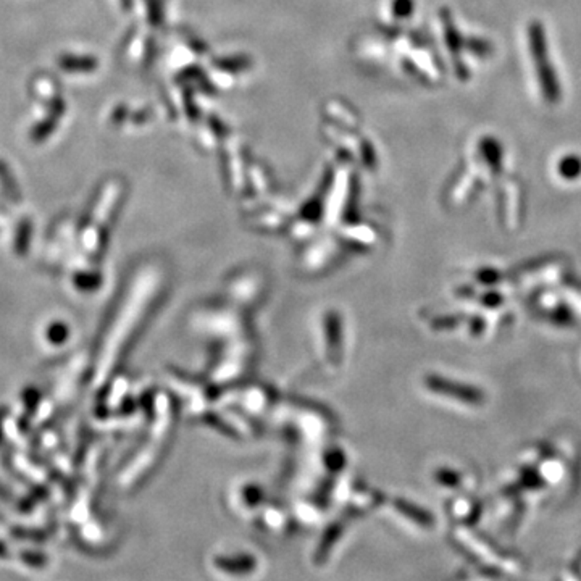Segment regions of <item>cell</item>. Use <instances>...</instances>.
Listing matches in <instances>:
<instances>
[{
	"instance_id": "cell-7",
	"label": "cell",
	"mask_w": 581,
	"mask_h": 581,
	"mask_svg": "<svg viewBox=\"0 0 581 581\" xmlns=\"http://www.w3.org/2000/svg\"><path fill=\"white\" fill-rule=\"evenodd\" d=\"M465 47L470 50L473 55H476V57H481V58L490 57V55L492 54L491 43L481 39V37H470V39H467L465 41Z\"/></svg>"
},
{
	"instance_id": "cell-2",
	"label": "cell",
	"mask_w": 581,
	"mask_h": 581,
	"mask_svg": "<svg viewBox=\"0 0 581 581\" xmlns=\"http://www.w3.org/2000/svg\"><path fill=\"white\" fill-rule=\"evenodd\" d=\"M441 18H443V23H444L446 44H448V47H449L450 57L454 58L455 73H457L460 81H467L468 76H470V73H468V68L465 67L463 60H462V49L465 47V41L462 39V36H460L457 28H455L452 17H450V13L448 10H443Z\"/></svg>"
},
{
	"instance_id": "cell-8",
	"label": "cell",
	"mask_w": 581,
	"mask_h": 581,
	"mask_svg": "<svg viewBox=\"0 0 581 581\" xmlns=\"http://www.w3.org/2000/svg\"><path fill=\"white\" fill-rule=\"evenodd\" d=\"M45 338H47V341L50 344H54V346H60V344L67 342L68 327L67 325H63L62 322H55L47 328V331H45Z\"/></svg>"
},
{
	"instance_id": "cell-3",
	"label": "cell",
	"mask_w": 581,
	"mask_h": 581,
	"mask_svg": "<svg viewBox=\"0 0 581 581\" xmlns=\"http://www.w3.org/2000/svg\"><path fill=\"white\" fill-rule=\"evenodd\" d=\"M431 386H433V389H436L438 393H443L446 396H452L459 399L460 402L470 404V406H480V404L485 401L483 393L480 389L473 388V386L454 383V381H448L443 378L433 380L431 381Z\"/></svg>"
},
{
	"instance_id": "cell-6",
	"label": "cell",
	"mask_w": 581,
	"mask_h": 581,
	"mask_svg": "<svg viewBox=\"0 0 581 581\" xmlns=\"http://www.w3.org/2000/svg\"><path fill=\"white\" fill-rule=\"evenodd\" d=\"M60 67L68 72H89L96 68V60L87 57H62Z\"/></svg>"
},
{
	"instance_id": "cell-9",
	"label": "cell",
	"mask_w": 581,
	"mask_h": 581,
	"mask_svg": "<svg viewBox=\"0 0 581 581\" xmlns=\"http://www.w3.org/2000/svg\"><path fill=\"white\" fill-rule=\"evenodd\" d=\"M20 559L25 562L26 565L34 567V569H43L49 564L47 556L43 554V552H34V551H23L20 554Z\"/></svg>"
},
{
	"instance_id": "cell-1",
	"label": "cell",
	"mask_w": 581,
	"mask_h": 581,
	"mask_svg": "<svg viewBox=\"0 0 581 581\" xmlns=\"http://www.w3.org/2000/svg\"><path fill=\"white\" fill-rule=\"evenodd\" d=\"M528 44L531 50V57L536 68V76L541 86V92L549 104H557L562 97V89L557 72L552 67L549 58V47L545 25L539 21H531L528 25Z\"/></svg>"
},
{
	"instance_id": "cell-5",
	"label": "cell",
	"mask_w": 581,
	"mask_h": 581,
	"mask_svg": "<svg viewBox=\"0 0 581 581\" xmlns=\"http://www.w3.org/2000/svg\"><path fill=\"white\" fill-rule=\"evenodd\" d=\"M559 175L564 179L573 181L581 176V159L575 153H570V155H565L564 159L559 162Z\"/></svg>"
},
{
	"instance_id": "cell-4",
	"label": "cell",
	"mask_w": 581,
	"mask_h": 581,
	"mask_svg": "<svg viewBox=\"0 0 581 581\" xmlns=\"http://www.w3.org/2000/svg\"><path fill=\"white\" fill-rule=\"evenodd\" d=\"M480 152L486 164L490 165V170L497 173L502 165V147L499 141L496 138L485 136L480 141Z\"/></svg>"
}]
</instances>
